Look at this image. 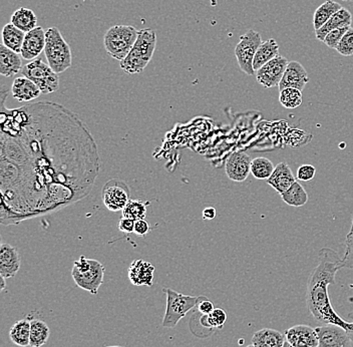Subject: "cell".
<instances>
[{"mask_svg": "<svg viewBox=\"0 0 353 347\" xmlns=\"http://www.w3.org/2000/svg\"><path fill=\"white\" fill-rule=\"evenodd\" d=\"M0 112V222L17 225L50 215L92 192L98 145L74 112L52 101Z\"/></svg>", "mask_w": 353, "mask_h": 347, "instance_id": "obj_1", "label": "cell"}, {"mask_svg": "<svg viewBox=\"0 0 353 347\" xmlns=\"http://www.w3.org/2000/svg\"><path fill=\"white\" fill-rule=\"evenodd\" d=\"M343 268V260L331 248L319 252V264L309 277L306 289V305L315 320L322 324H333L347 330L350 321L342 319L331 304L328 287L336 284L335 276Z\"/></svg>", "mask_w": 353, "mask_h": 347, "instance_id": "obj_2", "label": "cell"}, {"mask_svg": "<svg viewBox=\"0 0 353 347\" xmlns=\"http://www.w3.org/2000/svg\"><path fill=\"white\" fill-rule=\"evenodd\" d=\"M157 46V33L151 28L139 30L138 39L131 52L120 66L123 72L129 75L141 74L151 61Z\"/></svg>", "mask_w": 353, "mask_h": 347, "instance_id": "obj_3", "label": "cell"}, {"mask_svg": "<svg viewBox=\"0 0 353 347\" xmlns=\"http://www.w3.org/2000/svg\"><path fill=\"white\" fill-rule=\"evenodd\" d=\"M46 37L44 54L48 59V66L57 75L65 72L72 66L70 46L57 28H48L46 32Z\"/></svg>", "mask_w": 353, "mask_h": 347, "instance_id": "obj_4", "label": "cell"}, {"mask_svg": "<svg viewBox=\"0 0 353 347\" xmlns=\"http://www.w3.org/2000/svg\"><path fill=\"white\" fill-rule=\"evenodd\" d=\"M72 276L77 287L96 295L103 283L105 267L98 260L81 256L74 262Z\"/></svg>", "mask_w": 353, "mask_h": 347, "instance_id": "obj_5", "label": "cell"}, {"mask_svg": "<svg viewBox=\"0 0 353 347\" xmlns=\"http://www.w3.org/2000/svg\"><path fill=\"white\" fill-rule=\"evenodd\" d=\"M139 30L131 26H114L103 37L105 52L112 59L121 61L127 57L138 39Z\"/></svg>", "mask_w": 353, "mask_h": 347, "instance_id": "obj_6", "label": "cell"}, {"mask_svg": "<svg viewBox=\"0 0 353 347\" xmlns=\"http://www.w3.org/2000/svg\"><path fill=\"white\" fill-rule=\"evenodd\" d=\"M167 295V307L162 326L165 328H174L192 309L195 308L204 299L205 296H191L176 293L172 289H164Z\"/></svg>", "mask_w": 353, "mask_h": 347, "instance_id": "obj_7", "label": "cell"}, {"mask_svg": "<svg viewBox=\"0 0 353 347\" xmlns=\"http://www.w3.org/2000/svg\"><path fill=\"white\" fill-rule=\"evenodd\" d=\"M22 77H28L35 85L41 88L43 95L52 94L59 88V77L57 72L52 70L48 63L43 59H33L21 70Z\"/></svg>", "mask_w": 353, "mask_h": 347, "instance_id": "obj_8", "label": "cell"}, {"mask_svg": "<svg viewBox=\"0 0 353 347\" xmlns=\"http://www.w3.org/2000/svg\"><path fill=\"white\" fill-rule=\"evenodd\" d=\"M262 43L263 41L260 33L249 30L245 34L241 35L239 43L236 46L235 57L237 59L238 65L242 72L248 76H255L256 72L253 68L254 57Z\"/></svg>", "mask_w": 353, "mask_h": 347, "instance_id": "obj_9", "label": "cell"}, {"mask_svg": "<svg viewBox=\"0 0 353 347\" xmlns=\"http://www.w3.org/2000/svg\"><path fill=\"white\" fill-rule=\"evenodd\" d=\"M130 197L129 185L125 181L117 179L108 181L101 191L103 205L112 212L123 211L131 200Z\"/></svg>", "mask_w": 353, "mask_h": 347, "instance_id": "obj_10", "label": "cell"}, {"mask_svg": "<svg viewBox=\"0 0 353 347\" xmlns=\"http://www.w3.org/2000/svg\"><path fill=\"white\" fill-rule=\"evenodd\" d=\"M288 63L286 57L279 54L256 72V79L264 88L279 87Z\"/></svg>", "mask_w": 353, "mask_h": 347, "instance_id": "obj_11", "label": "cell"}, {"mask_svg": "<svg viewBox=\"0 0 353 347\" xmlns=\"http://www.w3.org/2000/svg\"><path fill=\"white\" fill-rule=\"evenodd\" d=\"M315 330L319 337V347H352V338L341 326L323 324Z\"/></svg>", "mask_w": 353, "mask_h": 347, "instance_id": "obj_12", "label": "cell"}, {"mask_svg": "<svg viewBox=\"0 0 353 347\" xmlns=\"http://www.w3.org/2000/svg\"><path fill=\"white\" fill-rule=\"evenodd\" d=\"M251 163L252 160L247 152H233L225 165L227 177L233 182H244L251 174Z\"/></svg>", "mask_w": 353, "mask_h": 347, "instance_id": "obj_13", "label": "cell"}, {"mask_svg": "<svg viewBox=\"0 0 353 347\" xmlns=\"http://www.w3.org/2000/svg\"><path fill=\"white\" fill-rule=\"evenodd\" d=\"M309 83L307 70L299 61H289L284 76L280 81L279 90L292 88L303 90Z\"/></svg>", "mask_w": 353, "mask_h": 347, "instance_id": "obj_14", "label": "cell"}, {"mask_svg": "<svg viewBox=\"0 0 353 347\" xmlns=\"http://www.w3.org/2000/svg\"><path fill=\"white\" fill-rule=\"evenodd\" d=\"M286 341L293 347H319V337L315 328L309 326H295L287 329Z\"/></svg>", "mask_w": 353, "mask_h": 347, "instance_id": "obj_15", "label": "cell"}, {"mask_svg": "<svg viewBox=\"0 0 353 347\" xmlns=\"http://www.w3.org/2000/svg\"><path fill=\"white\" fill-rule=\"evenodd\" d=\"M46 32L41 26H37L32 32H28L24 39L21 55L26 61L37 59L46 48Z\"/></svg>", "mask_w": 353, "mask_h": 347, "instance_id": "obj_16", "label": "cell"}, {"mask_svg": "<svg viewBox=\"0 0 353 347\" xmlns=\"http://www.w3.org/2000/svg\"><path fill=\"white\" fill-rule=\"evenodd\" d=\"M21 268V256L17 248L10 244L2 243L0 248V275L8 279L19 273Z\"/></svg>", "mask_w": 353, "mask_h": 347, "instance_id": "obj_17", "label": "cell"}, {"mask_svg": "<svg viewBox=\"0 0 353 347\" xmlns=\"http://www.w3.org/2000/svg\"><path fill=\"white\" fill-rule=\"evenodd\" d=\"M154 267L147 261L134 260L128 270L130 281L134 286H153Z\"/></svg>", "mask_w": 353, "mask_h": 347, "instance_id": "obj_18", "label": "cell"}, {"mask_svg": "<svg viewBox=\"0 0 353 347\" xmlns=\"http://www.w3.org/2000/svg\"><path fill=\"white\" fill-rule=\"evenodd\" d=\"M295 182L296 179L293 175L292 170L285 162L277 163L270 178L266 180L267 184L271 186L280 195L286 192Z\"/></svg>", "mask_w": 353, "mask_h": 347, "instance_id": "obj_19", "label": "cell"}, {"mask_svg": "<svg viewBox=\"0 0 353 347\" xmlns=\"http://www.w3.org/2000/svg\"><path fill=\"white\" fill-rule=\"evenodd\" d=\"M11 94L19 101H30L39 98L43 92L30 79L21 77L13 81Z\"/></svg>", "mask_w": 353, "mask_h": 347, "instance_id": "obj_20", "label": "cell"}, {"mask_svg": "<svg viewBox=\"0 0 353 347\" xmlns=\"http://www.w3.org/2000/svg\"><path fill=\"white\" fill-rule=\"evenodd\" d=\"M352 14L347 8H342L341 10L337 11L332 17L324 24L319 30H315V37L316 39L323 43L327 33L337 28H346V26H352Z\"/></svg>", "mask_w": 353, "mask_h": 347, "instance_id": "obj_21", "label": "cell"}, {"mask_svg": "<svg viewBox=\"0 0 353 347\" xmlns=\"http://www.w3.org/2000/svg\"><path fill=\"white\" fill-rule=\"evenodd\" d=\"M21 54L2 44L0 46V74L3 77H11L21 72Z\"/></svg>", "mask_w": 353, "mask_h": 347, "instance_id": "obj_22", "label": "cell"}, {"mask_svg": "<svg viewBox=\"0 0 353 347\" xmlns=\"http://www.w3.org/2000/svg\"><path fill=\"white\" fill-rule=\"evenodd\" d=\"M251 342L255 347H283L286 338L275 329L263 328L254 333Z\"/></svg>", "mask_w": 353, "mask_h": 347, "instance_id": "obj_23", "label": "cell"}, {"mask_svg": "<svg viewBox=\"0 0 353 347\" xmlns=\"http://www.w3.org/2000/svg\"><path fill=\"white\" fill-rule=\"evenodd\" d=\"M278 55H279V46L274 39H269L263 41L254 57L253 68L255 72Z\"/></svg>", "mask_w": 353, "mask_h": 347, "instance_id": "obj_24", "label": "cell"}, {"mask_svg": "<svg viewBox=\"0 0 353 347\" xmlns=\"http://www.w3.org/2000/svg\"><path fill=\"white\" fill-rule=\"evenodd\" d=\"M26 34V32H22L10 22V23L6 24L2 30V44L13 52L21 54Z\"/></svg>", "mask_w": 353, "mask_h": 347, "instance_id": "obj_25", "label": "cell"}, {"mask_svg": "<svg viewBox=\"0 0 353 347\" xmlns=\"http://www.w3.org/2000/svg\"><path fill=\"white\" fill-rule=\"evenodd\" d=\"M11 23L22 32L28 33L37 28V17L32 10L21 8L11 15Z\"/></svg>", "mask_w": 353, "mask_h": 347, "instance_id": "obj_26", "label": "cell"}, {"mask_svg": "<svg viewBox=\"0 0 353 347\" xmlns=\"http://www.w3.org/2000/svg\"><path fill=\"white\" fill-rule=\"evenodd\" d=\"M30 320L28 318L19 320L11 326L10 337L15 346L26 347L30 346Z\"/></svg>", "mask_w": 353, "mask_h": 347, "instance_id": "obj_27", "label": "cell"}, {"mask_svg": "<svg viewBox=\"0 0 353 347\" xmlns=\"http://www.w3.org/2000/svg\"><path fill=\"white\" fill-rule=\"evenodd\" d=\"M342 6L339 2L333 1V0H326L324 3L315 10L314 15H313V26L314 30H319L320 28L324 26L333 14L341 10Z\"/></svg>", "mask_w": 353, "mask_h": 347, "instance_id": "obj_28", "label": "cell"}, {"mask_svg": "<svg viewBox=\"0 0 353 347\" xmlns=\"http://www.w3.org/2000/svg\"><path fill=\"white\" fill-rule=\"evenodd\" d=\"M50 327L43 320L33 318L30 320V346L41 347L50 338Z\"/></svg>", "mask_w": 353, "mask_h": 347, "instance_id": "obj_29", "label": "cell"}, {"mask_svg": "<svg viewBox=\"0 0 353 347\" xmlns=\"http://www.w3.org/2000/svg\"><path fill=\"white\" fill-rule=\"evenodd\" d=\"M284 203L291 207H302L308 202V194L303 186L295 182L281 195Z\"/></svg>", "mask_w": 353, "mask_h": 347, "instance_id": "obj_30", "label": "cell"}, {"mask_svg": "<svg viewBox=\"0 0 353 347\" xmlns=\"http://www.w3.org/2000/svg\"><path fill=\"white\" fill-rule=\"evenodd\" d=\"M274 163L264 157L255 158L251 163V174L257 180H267L274 172Z\"/></svg>", "mask_w": 353, "mask_h": 347, "instance_id": "obj_31", "label": "cell"}, {"mask_svg": "<svg viewBox=\"0 0 353 347\" xmlns=\"http://www.w3.org/2000/svg\"><path fill=\"white\" fill-rule=\"evenodd\" d=\"M201 315V313H200ZM227 321V313H225L224 309L215 308L212 313L208 315H202L201 316L200 324H202L205 328H208L210 330L214 329H221Z\"/></svg>", "mask_w": 353, "mask_h": 347, "instance_id": "obj_32", "label": "cell"}, {"mask_svg": "<svg viewBox=\"0 0 353 347\" xmlns=\"http://www.w3.org/2000/svg\"><path fill=\"white\" fill-rule=\"evenodd\" d=\"M279 101L287 110L296 109L302 103V92L297 88H284L280 90Z\"/></svg>", "mask_w": 353, "mask_h": 347, "instance_id": "obj_33", "label": "cell"}, {"mask_svg": "<svg viewBox=\"0 0 353 347\" xmlns=\"http://www.w3.org/2000/svg\"><path fill=\"white\" fill-rule=\"evenodd\" d=\"M150 202L141 200H130L127 206L123 210V217L132 219L134 221L142 220L147 215L148 205Z\"/></svg>", "mask_w": 353, "mask_h": 347, "instance_id": "obj_34", "label": "cell"}, {"mask_svg": "<svg viewBox=\"0 0 353 347\" xmlns=\"http://www.w3.org/2000/svg\"><path fill=\"white\" fill-rule=\"evenodd\" d=\"M343 268L352 269L353 270V216L352 227L345 239V253L343 257Z\"/></svg>", "mask_w": 353, "mask_h": 347, "instance_id": "obj_35", "label": "cell"}, {"mask_svg": "<svg viewBox=\"0 0 353 347\" xmlns=\"http://www.w3.org/2000/svg\"><path fill=\"white\" fill-rule=\"evenodd\" d=\"M336 50L343 57L353 55V28H350L343 35L341 43L337 46Z\"/></svg>", "mask_w": 353, "mask_h": 347, "instance_id": "obj_36", "label": "cell"}, {"mask_svg": "<svg viewBox=\"0 0 353 347\" xmlns=\"http://www.w3.org/2000/svg\"><path fill=\"white\" fill-rule=\"evenodd\" d=\"M352 26H346V28H337V30H332L330 33H327L325 39H324L323 43L325 46H327L330 48L336 50L337 46L341 43L342 37L345 34Z\"/></svg>", "mask_w": 353, "mask_h": 347, "instance_id": "obj_37", "label": "cell"}, {"mask_svg": "<svg viewBox=\"0 0 353 347\" xmlns=\"http://www.w3.org/2000/svg\"><path fill=\"white\" fill-rule=\"evenodd\" d=\"M316 174V169L312 165H302L297 169V179L301 182H309L313 180Z\"/></svg>", "mask_w": 353, "mask_h": 347, "instance_id": "obj_38", "label": "cell"}, {"mask_svg": "<svg viewBox=\"0 0 353 347\" xmlns=\"http://www.w3.org/2000/svg\"><path fill=\"white\" fill-rule=\"evenodd\" d=\"M150 232V225L149 223L145 221V219H142V220L136 221L134 223V233L137 234L139 236H145L147 235Z\"/></svg>", "mask_w": 353, "mask_h": 347, "instance_id": "obj_39", "label": "cell"}, {"mask_svg": "<svg viewBox=\"0 0 353 347\" xmlns=\"http://www.w3.org/2000/svg\"><path fill=\"white\" fill-rule=\"evenodd\" d=\"M134 223L136 221L132 220V219L123 217L119 222V230L123 233H132L134 230Z\"/></svg>", "mask_w": 353, "mask_h": 347, "instance_id": "obj_40", "label": "cell"}, {"mask_svg": "<svg viewBox=\"0 0 353 347\" xmlns=\"http://www.w3.org/2000/svg\"><path fill=\"white\" fill-rule=\"evenodd\" d=\"M198 311L201 315H208L212 313V311L215 309L213 302L210 301L208 298L205 297L204 299L201 300L200 304H198Z\"/></svg>", "mask_w": 353, "mask_h": 347, "instance_id": "obj_41", "label": "cell"}, {"mask_svg": "<svg viewBox=\"0 0 353 347\" xmlns=\"http://www.w3.org/2000/svg\"><path fill=\"white\" fill-rule=\"evenodd\" d=\"M202 214L203 218H204L205 220H213V219L216 217V215H217V211H216L214 207H208L204 209Z\"/></svg>", "mask_w": 353, "mask_h": 347, "instance_id": "obj_42", "label": "cell"}, {"mask_svg": "<svg viewBox=\"0 0 353 347\" xmlns=\"http://www.w3.org/2000/svg\"><path fill=\"white\" fill-rule=\"evenodd\" d=\"M350 319H352V321H350V328L346 330V333H347V335H350V337L352 338V342H353V315L352 313H350Z\"/></svg>", "mask_w": 353, "mask_h": 347, "instance_id": "obj_43", "label": "cell"}, {"mask_svg": "<svg viewBox=\"0 0 353 347\" xmlns=\"http://www.w3.org/2000/svg\"><path fill=\"white\" fill-rule=\"evenodd\" d=\"M0 280H1V286H0V290L3 291L6 287V278L2 277V276H0Z\"/></svg>", "mask_w": 353, "mask_h": 347, "instance_id": "obj_44", "label": "cell"}, {"mask_svg": "<svg viewBox=\"0 0 353 347\" xmlns=\"http://www.w3.org/2000/svg\"><path fill=\"white\" fill-rule=\"evenodd\" d=\"M283 347H293L292 346H291V344H289L288 342H285V344H284V346Z\"/></svg>", "mask_w": 353, "mask_h": 347, "instance_id": "obj_45", "label": "cell"}, {"mask_svg": "<svg viewBox=\"0 0 353 347\" xmlns=\"http://www.w3.org/2000/svg\"><path fill=\"white\" fill-rule=\"evenodd\" d=\"M343 1H350V2H353V0H343Z\"/></svg>", "mask_w": 353, "mask_h": 347, "instance_id": "obj_46", "label": "cell"}, {"mask_svg": "<svg viewBox=\"0 0 353 347\" xmlns=\"http://www.w3.org/2000/svg\"><path fill=\"white\" fill-rule=\"evenodd\" d=\"M105 347H123V346H105Z\"/></svg>", "mask_w": 353, "mask_h": 347, "instance_id": "obj_47", "label": "cell"}, {"mask_svg": "<svg viewBox=\"0 0 353 347\" xmlns=\"http://www.w3.org/2000/svg\"><path fill=\"white\" fill-rule=\"evenodd\" d=\"M247 347H255V346H254L253 344H250V346H248Z\"/></svg>", "mask_w": 353, "mask_h": 347, "instance_id": "obj_48", "label": "cell"}]
</instances>
